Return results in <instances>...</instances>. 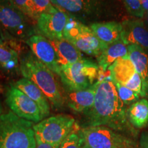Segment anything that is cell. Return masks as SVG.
Returning a JSON list of instances; mask_svg holds the SVG:
<instances>
[{
  "label": "cell",
  "instance_id": "obj_9",
  "mask_svg": "<svg viewBox=\"0 0 148 148\" xmlns=\"http://www.w3.org/2000/svg\"><path fill=\"white\" fill-rule=\"evenodd\" d=\"M0 25L14 36L24 37L28 32L25 15L12 0H0Z\"/></svg>",
  "mask_w": 148,
  "mask_h": 148
},
{
  "label": "cell",
  "instance_id": "obj_25",
  "mask_svg": "<svg viewBox=\"0 0 148 148\" xmlns=\"http://www.w3.org/2000/svg\"><path fill=\"white\" fill-rule=\"evenodd\" d=\"M12 1L25 16L38 20V15L35 10L32 0H12Z\"/></svg>",
  "mask_w": 148,
  "mask_h": 148
},
{
  "label": "cell",
  "instance_id": "obj_2",
  "mask_svg": "<svg viewBox=\"0 0 148 148\" xmlns=\"http://www.w3.org/2000/svg\"><path fill=\"white\" fill-rule=\"evenodd\" d=\"M20 70L23 77L34 83L45 94L55 109L63 106L64 99L53 72L33 53H27L21 60Z\"/></svg>",
  "mask_w": 148,
  "mask_h": 148
},
{
  "label": "cell",
  "instance_id": "obj_12",
  "mask_svg": "<svg viewBox=\"0 0 148 148\" xmlns=\"http://www.w3.org/2000/svg\"><path fill=\"white\" fill-rule=\"evenodd\" d=\"M121 39L127 45H136L148 50V27L140 19L125 20L121 23Z\"/></svg>",
  "mask_w": 148,
  "mask_h": 148
},
{
  "label": "cell",
  "instance_id": "obj_30",
  "mask_svg": "<svg viewBox=\"0 0 148 148\" xmlns=\"http://www.w3.org/2000/svg\"><path fill=\"white\" fill-rule=\"evenodd\" d=\"M60 145H53L47 143H36V148H59Z\"/></svg>",
  "mask_w": 148,
  "mask_h": 148
},
{
  "label": "cell",
  "instance_id": "obj_18",
  "mask_svg": "<svg viewBox=\"0 0 148 148\" xmlns=\"http://www.w3.org/2000/svg\"><path fill=\"white\" fill-rule=\"evenodd\" d=\"M127 46L120 39L110 44L97 56L98 66L100 69L107 70L118 59L127 56Z\"/></svg>",
  "mask_w": 148,
  "mask_h": 148
},
{
  "label": "cell",
  "instance_id": "obj_3",
  "mask_svg": "<svg viewBox=\"0 0 148 148\" xmlns=\"http://www.w3.org/2000/svg\"><path fill=\"white\" fill-rule=\"evenodd\" d=\"M34 123L12 111L0 116V148H36Z\"/></svg>",
  "mask_w": 148,
  "mask_h": 148
},
{
  "label": "cell",
  "instance_id": "obj_17",
  "mask_svg": "<svg viewBox=\"0 0 148 148\" xmlns=\"http://www.w3.org/2000/svg\"><path fill=\"white\" fill-rule=\"evenodd\" d=\"M90 27L101 41L108 45L121 39V23L115 21L95 23L91 24Z\"/></svg>",
  "mask_w": 148,
  "mask_h": 148
},
{
  "label": "cell",
  "instance_id": "obj_27",
  "mask_svg": "<svg viewBox=\"0 0 148 148\" xmlns=\"http://www.w3.org/2000/svg\"><path fill=\"white\" fill-rule=\"evenodd\" d=\"M125 86L133 91L136 92L140 96L143 97V79L136 72L134 74L132 78L126 83Z\"/></svg>",
  "mask_w": 148,
  "mask_h": 148
},
{
  "label": "cell",
  "instance_id": "obj_19",
  "mask_svg": "<svg viewBox=\"0 0 148 148\" xmlns=\"http://www.w3.org/2000/svg\"><path fill=\"white\" fill-rule=\"evenodd\" d=\"M108 69L110 71L113 82L123 85L126 84L136 72L128 56L116 60Z\"/></svg>",
  "mask_w": 148,
  "mask_h": 148
},
{
  "label": "cell",
  "instance_id": "obj_34",
  "mask_svg": "<svg viewBox=\"0 0 148 148\" xmlns=\"http://www.w3.org/2000/svg\"><path fill=\"white\" fill-rule=\"evenodd\" d=\"M83 148H91V147H88V145H86V144H84V147H83Z\"/></svg>",
  "mask_w": 148,
  "mask_h": 148
},
{
  "label": "cell",
  "instance_id": "obj_32",
  "mask_svg": "<svg viewBox=\"0 0 148 148\" xmlns=\"http://www.w3.org/2000/svg\"><path fill=\"white\" fill-rule=\"evenodd\" d=\"M145 16V23L147 25V26L148 27V12H146V13L145 14V16Z\"/></svg>",
  "mask_w": 148,
  "mask_h": 148
},
{
  "label": "cell",
  "instance_id": "obj_11",
  "mask_svg": "<svg viewBox=\"0 0 148 148\" xmlns=\"http://www.w3.org/2000/svg\"><path fill=\"white\" fill-rule=\"evenodd\" d=\"M33 54L53 73L60 74V66L58 63L56 51L49 40L40 35H33L25 40Z\"/></svg>",
  "mask_w": 148,
  "mask_h": 148
},
{
  "label": "cell",
  "instance_id": "obj_26",
  "mask_svg": "<svg viewBox=\"0 0 148 148\" xmlns=\"http://www.w3.org/2000/svg\"><path fill=\"white\" fill-rule=\"evenodd\" d=\"M125 8L131 15L134 17L143 18L145 11L141 4V0H123Z\"/></svg>",
  "mask_w": 148,
  "mask_h": 148
},
{
  "label": "cell",
  "instance_id": "obj_1",
  "mask_svg": "<svg viewBox=\"0 0 148 148\" xmlns=\"http://www.w3.org/2000/svg\"><path fill=\"white\" fill-rule=\"evenodd\" d=\"M97 82L94 104L85 112L86 126L103 125L136 137L137 133L128 121L126 107L118 95L113 81L106 79Z\"/></svg>",
  "mask_w": 148,
  "mask_h": 148
},
{
  "label": "cell",
  "instance_id": "obj_14",
  "mask_svg": "<svg viewBox=\"0 0 148 148\" xmlns=\"http://www.w3.org/2000/svg\"><path fill=\"white\" fill-rule=\"evenodd\" d=\"M14 86L21 90L34 101L40 108L42 118H47L50 114V104L45 94L34 82L28 79H20L14 84Z\"/></svg>",
  "mask_w": 148,
  "mask_h": 148
},
{
  "label": "cell",
  "instance_id": "obj_7",
  "mask_svg": "<svg viewBox=\"0 0 148 148\" xmlns=\"http://www.w3.org/2000/svg\"><path fill=\"white\" fill-rule=\"evenodd\" d=\"M63 38L78 50L94 56L100 55L108 46L97 38L90 27L71 18L64 28Z\"/></svg>",
  "mask_w": 148,
  "mask_h": 148
},
{
  "label": "cell",
  "instance_id": "obj_4",
  "mask_svg": "<svg viewBox=\"0 0 148 148\" xmlns=\"http://www.w3.org/2000/svg\"><path fill=\"white\" fill-rule=\"evenodd\" d=\"M98 71V64L82 58L73 64L60 66L59 75L68 91H77L95 84Z\"/></svg>",
  "mask_w": 148,
  "mask_h": 148
},
{
  "label": "cell",
  "instance_id": "obj_31",
  "mask_svg": "<svg viewBox=\"0 0 148 148\" xmlns=\"http://www.w3.org/2000/svg\"><path fill=\"white\" fill-rule=\"evenodd\" d=\"M141 4L145 13L148 12V0H141Z\"/></svg>",
  "mask_w": 148,
  "mask_h": 148
},
{
  "label": "cell",
  "instance_id": "obj_24",
  "mask_svg": "<svg viewBox=\"0 0 148 148\" xmlns=\"http://www.w3.org/2000/svg\"><path fill=\"white\" fill-rule=\"evenodd\" d=\"M114 84L116 86L118 95L125 106H131L132 103L139 100L140 95L130 89L125 85L121 84L119 83H114Z\"/></svg>",
  "mask_w": 148,
  "mask_h": 148
},
{
  "label": "cell",
  "instance_id": "obj_15",
  "mask_svg": "<svg viewBox=\"0 0 148 148\" xmlns=\"http://www.w3.org/2000/svg\"><path fill=\"white\" fill-rule=\"evenodd\" d=\"M127 56L134 64L136 73L141 77L143 84V97L148 94V53L140 46H127Z\"/></svg>",
  "mask_w": 148,
  "mask_h": 148
},
{
  "label": "cell",
  "instance_id": "obj_29",
  "mask_svg": "<svg viewBox=\"0 0 148 148\" xmlns=\"http://www.w3.org/2000/svg\"><path fill=\"white\" fill-rule=\"evenodd\" d=\"M140 148H148V132H143L141 134L139 141Z\"/></svg>",
  "mask_w": 148,
  "mask_h": 148
},
{
  "label": "cell",
  "instance_id": "obj_10",
  "mask_svg": "<svg viewBox=\"0 0 148 148\" xmlns=\"http://www.w3.org/2000/svg\"><path fill=\"white\" fill-rule=\"evenodd\" d=\"M70 17L62 10L52 6L37 20V27L49 40L63 39V33Z\"/></svg>",
  "mask_w": 148,
  "mask_h": 148
},
{
  "label": "cell",
  "instance_id": "obj_5",
  "mask_svg": "<svg viewBox=\"0 0 148 148\" xmlns=\"http://www.w3.org/2000/svg\"><path fill=\"white\" fill-rule=\"evenodd\" d=\"M72 116L58 114L47 117L34 125L36 143L60 145L76 125Z\"/></svg>",
  "mask_w": 148,
  "mask_h": 148
},
{
  "label": "cell",
  "instance_id": "obj_28",
  "mask_svg": "<svg viewBox=\"0 0 148 148\" xmlns=\"http://www.w3.org/2000/svg\"><path fill=\"white\" fill-rule=\"evenodd\" d=\"M32 2L38 17L42 13L47 12L53 6L50 0H32Z\"/></svg>",
  "mask_w": 148,
  "mask_h": 148
},
{
  "label": "cell",
  "instance_id": "obj_23",
  "mask_svg": "<svg viewBox=\"0 0 148 148\" xmlns=\"http://www.w3.org/2000/svg\"><path fill=\"white\" fill-rule=\"evenodd\" d=\"M80 130L79 125L76 123L72 132L64 138L59 148H83L84 142Z\"/></svg>",
  "mask_w": 148,
  "mask_h": 148
},
{
  "label": "cell",
  "instance_id": "obj_16",
  "mask_svg": "<svg viewBox=\"0 0 148 148\" xmlns=\"http://www.w3.org/2000/svg\"><path fill=\"white\" fill-rule=\"evenodd\" d=\"M49 41L56 51L57 61L60 66L69 65L82 59L81 51L64 38L49 40Z\"/></svg>",
  "mask_w": 148,
  "mask_h": 148
},
{
  "label": "cell",
  "instance_id": "obj_13",
  "mask_svg": "<svg viewBox=\"0 0 148 148\" xmlns=\"http://www.w3.org/2000/svg\"><path fill=\"white\" fill-rule=\"evenodd\" d=\"M97 82L89 88L77 91H68L66 101L68 106L76 112H88L94 104Z\"/></svg>",
  "mask_w": 148,
  "mask_h": 148
},
{
  "label": "cell",
  "instance_id": "obj_20",
  "mask_svg": "<svg viewBox=\"0 0 148 148\" xmlns=\"http://www.w3.org/2000/svg\"><path fill=\"white\" fill-rule=\"evenodd\" d=\"M127 116L130 124L136 128L148 125V101L141 99L132 103L127 109Z\"/></svg>",
  "mask_w": 148,
  "mask_h": 148
},
{
  "label": "cell",
  "instance_id": "obj_6",
  "mask_svg": "<svg viewBox=\"0 0 148 148\" xmlns=\"http://www.w3.org/2000/svg\"><path fill=\"white\" fill-rule=\"evenodd\" d=\"M84 144L91 148H136V142L130 136L103 125L81 128Z\"/></svg>",
  "mask_w": 148,
  "mask_h": 148
},
{
  "label": "cell",
  "instance_id": "obj_8",
  "mask_svg": "<svg viewBox=\"0 0 148 148\" xmlns=\"http://www.w3.org/2000/svg\"><path fill=\"white\" fill-rule=\"evenodd\" d=\"M5 102L18 117L38 123L43 119L38 105L21 90L10 84L5 93Z\"/></svg>",
  "mask_w": 148,
  "mask_h": 148
},
{
  "label": "cell",
  "instance_id": "obj_33",
  "mask_svg": "<svg viewBox=\"0 0 148 148\" xmlns=\"http://www.w3.org/2000/svg\"><path fill=\"white\" fill-rule=\"evenodd\" d=\"M3 110H2V106H1V103L0 102V116L1 115V114L3 113Z\"/></svg>",
  "mask_w": 148,
  "mask_h": 148
},
{
  "label": "cell",
  "instance_id": "obj_22",
  "mask_svg": "<svg viewBox=\"0 0 148 148\" xmlns=\"http://www.w3.org/2000/svg\"><path fill=\"white\" fill-rule=\"evenodd\" d=\"M59 8L71 13H78L88 8L90 0H50Z\"/></svg>",
  "mask_w": 148,
  "mask_h": 148
},
{
  "label": "cell",
  "instance_id": "obj_21",
  "mask_svg": "<svg viewBox=\"0 0 148 148\" xmlns=\"http://www.w3.org/2000/svg\"><path fill=\"white\" fill-rule=\"evenodd\" d=\"M18 64V55L8 42L0 37V66L6 71H13Z\"/></svg>",
  "mask_w": 148,
  "mask_h": 148
}]
</instances>
